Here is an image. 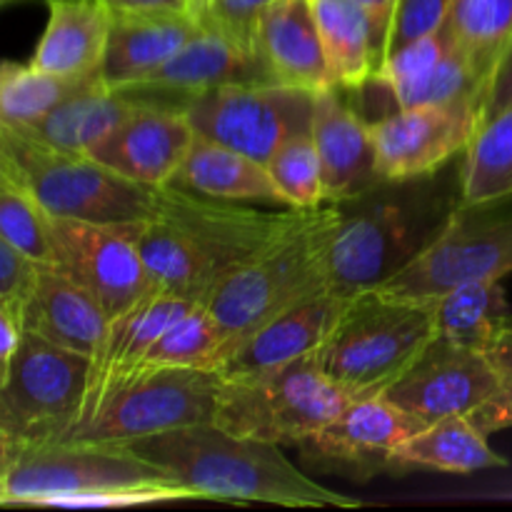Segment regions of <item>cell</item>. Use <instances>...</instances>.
<instances>
[{"instance_id":"1","label":"cell","mask_w":512,"mask_h":512,"mask_svg":"<svg viewBox=\"0 0 512 512\" xmlns=\"http://www.w3.org/2000/svg\"><path fill=\"white\" fill-rule=\"evenodd\" d=\"M163 470L193 498L270 503L283 508H360L285 458L280 445L238 438L215 423L188 425L118 445Z\"/></svg>"},{"instance_id":"2","label":"cell","mask_w":512,"mask_h":512,"mask_svg":"<svg viewBox=\"0 0 512 512\" xmlns=\"http://www.w3.org/2000/svg\"><path fill=\"white\" fill-rule=\"evenodd\" d=\"M338 205L328 245V285L340 295L373 290L413 263L460 208V185L435 175L380 180Z\"/></svg>"},{"instance_id":"3","label":"cell","mask_w":512,"mask_h":512,"mask_svg":"<svg viewBox=\"0 0 512 512\" xmlns=\"http://www.w3.org/2000/svg\"><path fill=\"white\" fill-rule=\"evenodd\" d=\"M435 298L353 295L315 360L350 398L383 395L435 338Z\"/></svg>"},{"instance_id":"4","label":"cell","mask_w":512,"mask_h":512,"mask_svg":"<svg viewBox=\"0 0 512 512\" xmlns=\"http://www.w3.org/2000/svg\"><path fill=\"white\" fill-rule=\"evenodd\" d=\"M0 163L53 218L133 223L153 213L155 188L123 178L95 158L43 143L0 123Z\"/></svg>"},{"instance_id":"5","label":"cell","mask_w":512,"mask_h":512,"mask_svg":"<svg viewBox=\"0 0 512 512\" xmlns=\"http://www.w3.org/2000/svg\"><path fill=\"white\" fill-rule=\"evenodd\" d=\"M338 205H325L323 215L293 238L225 275L205 300L230 338V353L260 325L308 295L328 290V245L333 238ZM230 358V355H228Z\"/></svg>"},{"instance_id":"6","label":"cell","mask_w":512,"mask_h":512,"mask_svg":"<svg viewBox=\"0 0 512 512\" xmlns=\"http://www.w3.org/2000/svg\"><path fill=\"white\" fill-rule=\"evenodd\" d=\"M325 205L258 210L238 200L208 198L175 185H160L155 188L153 215L180 235L213 293L225 275L315 223Z\"/></svg>"},{"instance_id":"7","label":"cell","mask_w":512,"mask_h":512,"mask_svg":"<svg viewBox=\"0 0 512 512\" xmlns=\"http://www.w3.org/2000/svg\"><path fill=\"white\" fill-rule=\"evenodd\" d=\"M350 400L313 353L265 373L223 380L213 423L238 438L298 445L343 413Z\"/></svg>"},{"instance_id":"8","label":"cell","mask_w":512,"mask_h":512,"mask_svg":"<svg viewBox=\"0 0 512 512\" xmlns=\"http://www.w3.org/2000/svg\"><path fill=\"white\" fill-rule=\"evenodd\" d=\"M223 375L218 370L138 365L108 390L63 443L125 445L188 425L213 423Z\"/></svg>"},{"instance_id":"9","label":"cell","mask_w":512,"mask_h":512,"mask_svg":"<svg viewBox=\"0 0 512 512\" xmlns=\"http://www.w3.org/2000/svg\"><path fill=\"white\" fill-rule=\"evenodd\" d=\"M90 358L25 330L0 385V430L15 445L63 443L88 395Z\"/></svg>"},{"instance_id":"10","label":"cell","mask_w":512,"mask_h":512,"mask_svg":"<svg viewBox=\"0 0 512 512\" xmlns=\"http://www.w3.org/2000/svg\"><path fill=\"white\" fill-rule=\"evenodd\" d=\"M153 485L180 483L118 445H18L0 483V505L55 508L60 500L73 495Z\"/></svg>"},{"instance_id":"11","label":"cell","mask_w":512,"mask_h":512,"mask_svg":"<svg viewBox=\"0 0 512 512\" xmlns=\"http://www.w3.org/2000/svg\"><path fill=\"white\" fill-rule=\"evenodd\" d=\"M315 95L313 90L258 80L205 90L180 108L198 135L268 163L280 143L310 133Z\"/></svg>"},{"instance_id":"12","label":"cell","mask_w":512,"mask_h":512,"mask_svg":"<svg viewBox=\"0 0 512 512\" xmlns=\"http://www.w3.org/2000/svg\"><path fill=\"white\" fill-rule=\"evenodd\" d=\"M460 205L443 233L400 273L378 285L408 298H435L465 283L503 280L512 273V213Z\"/></svg>"},{"instance_id":"13","label":"cell","mask_w":512,"mask_h":512,"mask_svg":"<svg viewBox=\"0 0 512 512\" xmlns=\"http://www.w3.org/2000/svg\"><path fill=\"white\" fill-rule=\"evenodd\" d=\"M425 423L385 395L355 398L328 425L300 440L305 468L368 483L378 475H395V453Z\"/></svg>"},{"instance_id":"14","label":"cell","mask_w":512,"mask_h":512,"mask_svg":"<svg viewBox=\"0 0 512 512\" xmlns=\"http://www.w3.org/2000/svg\"><path fill=\"white\" fill-rule=\"evenodd\" d=\"M53 265L83 285L108 313H123L155 290L128 223L48 218Z\"/></svg>"},{"instance_id":"15","label":"cell","mask_w":512,"mask_h":512,"mask_svg":"<svg viewBox=\"0 0 512 512\" xmlns=\"http://www.w3.org/2000/svg\"><path fill=\"white\" fill-rule=\"evenodd\" d=\"M483 123V100L395 108L370 120L380 180L435 175L458 153H465Z\"/></svg>"},{"instance_id":"16","label":"cell","mask_w":512,"mask_h":512,"mask_svg":"<svg viewBox=\"0 0 512 512\" xmlns=\"http://www.w3.org/2000/svg\"><path fill=\"white\" fill-rule=\"evenodd\" d=\"M500 385L503 378L488 355L435 335L383 395L430 425L448 415H470Z\"/></svg>"},{"instance_id":"17","label":"cell","mask_w":512,"mask_h":512,"mask_svg":"<svg viewBox=\"0 0 512 512\" xmlns=\"http://www.w3.org/2000/svg\"><path fill=\"white\" fill-rule=\"evenodd\" d=\"M195 135L180 105L140 98L138 108L88 155L123 178L160 188L173 183Z\"/></svg>"},{"instance_id":"18","label":"cell","mask_w":512,"mask_h":512,"mask_svg":"<svg viewBox=\"0 0 512 512\" xmlns=\"http://www.w3.org/2000/svg\"><path fill=\"white\" fill-rule=\"evenodd\" d=\"M258 80L270 78L253 50L245 48L240 40H235L200 13L198 33L173 58L120 90L138 98H155V95L175 98V105H183L185 100L205 90L233 83H258Z\"/></svg>"},{"instance_id":"19","label":"cell","mask_w":512,"mask_h":512,"mask_svg":"<svg viewBox=\"0 0 512 512\" xmlns=\"http://www.w3.org/2000/svg\"><path fill=\"white\" fill-rule=\"evenodd\" d=\"M373 83L388 90L395 108L483 100L485 95V83L443 28L395 48Z\"/></svg>"},{"instance_id":"20","label":"cell","mask_w":512,"mask_h":512,"mask_svg":"<svg viewBox=\"0 0 512 512\" xmlns=\"http://www.w3.org/2000/svg\"><path fill=\"white\" fill-rule=\"evenodd\" d=\"M350 298L353 295H340L330 288L308 295L248 335L220 365L218 373L223 380L248 378L318 353L343 318Z\"/></svg>"},{"instance_id":"21","label":"cell","mask_w":512,"mask_h":512,"mask_svg":"<svg viewBox=\"0 0 512 512\" xmlns=\"http://www.w3.org/2000/svg\"><path fill=\"white\" fill-rule=\"evenodd\" d=\"M253 53L273 83L320 93L335 88L310 0H273L253 25Z\"/></svg>"},{"instance_id":"22","label":"cell","mask_w":512,"mask_h":512,"mask_svg":"<svg viewBox=\"0 0 512 512\" xmlns=\"http://www.w3.org/2000/svg\"><path fill=\"white\" fill-rule=\"evenodd\" d=\"M198 28L200 10L195 8L110 10L108 48L100 75L110 88H125L173 58Z\"/></svg>"},{"instance_id":"23","label":"cell","mask_w":512,"mask_h":512,"mask_svg":"<svg viewBox=\"0 0 512 512\" xmlns=\"http://www.w3.org/2000/svg\"><path fill=\"white\" fill-rule=\"evenodd\" d=\"M193 305L198 303H190V300L155 288L148 295H143L138 303L125 308L123 313L110 318L108 330H105L103 340H100L93 358H90L88 395H85V405L78 423H83L98 408L100 400L108 395V390L120 378H125L130 370H135L143 363L148 350L158 343L160 335L175 320L183 318Z\"/></svg>"},{"instance_id":"24","label":"cell","mask_w":512,"mask_h":512,"mask_svg":"<svg viewBox=\"0 0 512 512\" xmlns=\"http://www.w3.org/2000/svg\"><path fill=\"white\" fill-rule=\"evenodd\" d=\"M340 88L315 95L313 133L323 168L325 203H343L380 183L370 120L350 108Z\"/></svg>"},{"instance_id":"25","label":"cell","mask_w":512,"mask_h":512,"mask_svg":"<svg viewBox=\"0 0 512 512\" xmlns=\"http://www.w3.org/2000/svg\"><path fill=\"white\" fill-rule=\"evenodd\" d=\"M25 330L93 358L108 330L103 305L55 265L40 263L23 293Z\"/></svg>"},{"instance_id":"26","label":"cell","mask_w":512,"mask_h":512,"mask_svg":"<svg viewBox=\"0 0 512 512\" xmlns=\"http://www.w3.org/2000/svg\"><path fill=\"white\" fill-rule=\"evenodd\" d=\"M335 88L373 83L388 55L390 28L358 0H310Z\"/></svg>"},{"instance_id":"27","label":"cell","mask_w":512,"mask_h":512,"mask_svg":"<svg viewBox=\"0 0 512 512\" xmlns=\"http://www.w3.org/2000/svg\"><path fill=\"white\" fill-rule=\"evenodd\" d=\"M48 23L28 65L63 78H93L103 70L110 8L103 0H45Z\"/></svg>"},{"instance_id":"28","label":"cell","mask_w":512,"mask_h":512,"mask_svg":"<svg viewBox=\"0 0 512 512\" xmlns=\"http://www.w3.org/2000/svg\"><path fill=\"white\" fill-rule=\"evenodd\" d=\"M170 185L190 190V193L208 195V198L285 205L278 188L270 180L265 163L240 153V150L228 148V145L215 143L205 135H195L193 145Z\"/></svg>"},{"instance_id":"29","label":"cell","mask_w":512,"mask_h":512,"mask_svg":"<svg viewBox=\"0 0 512 512\" xmlns=\"http://www.w3.org/2000/svg\"><path fill=\"white\" fill-rule=\"evenodd\" d=\"M138 105V95L110 88L100 78L65 98L60 105H55L45 118L35 120L33 125H15V128L28 130L30 135H35L43 143L55 145V148L88 155Z\"/></svg>"},{"instance_id":"30","label":"cell","mask_w":512,"mask_h":512,"mask_svg":"<svg viewBox=\"0 0 512 512\" xmlns=\"http://www.w3.org/2000/svg\"><path fill=\"white\" fill-rule=\"evenodd\" d=\"M413 468L473 475L480 470L508 468V460L488 445V435L468 415H448L410 435L395 453V475Z\"/></svg>"},{"instance_id":"31","label":"cell","mask_w":512,"mask_h":512,"mask_svg":"<svg viewBox=\"0 0 512 512\" xmlns=\"http://www.w3.org/2000/svg\"><path fill=\"white\" fill-rule=\"evenodd\" d=\"M510 318L512 310L500 280L465 283L435 295V333L480 353L493 348Z\"/></svg>"},{"instance_id":"32","label":"cell","mask_w":512,"mask_h":512,"mask_svg":"<svg viewBox=\"0 0 512 512\" xmlns=\"http://www.w3.org/2000/svg\"><path fill=\"white\" fill-rule=\"evenodd\" d=\"M512 198V108L478 128L460 165V205L480 208Z\"/></svg>"},{"instance_id":"33","label":"cell","mask_w":512,"mask_h":512,"mask_svg":"<svg viewBox=\"0 0 512 512\" xmlns=\"http://www.w3.org/2000/svg\"><path fill=\"white\" fill-rule=\"evenodd\" d=\"M443 30L488 85L512 40V0H450Z\"/></svg>"},{"instance_id":"34","label":"cell","mask_w":512,"mask_h":512,"mask_svg":"<svg viewBox=\"0 0 512 512\" xmlns=\"http://www.w3.org/2000/svg\"><path fill=\"white\" fill-rule=\"evenodd\" d=\"M230 355V338L223 325L203 303L193 305L175 320L148 350L140 365H175V368L218 370Z\"/></svg>"},{"instance_id":"35","label":"cell","mask_w":512,"mask_h":512,"mask_svg":"<svg viewBox=\"0 0 512 512\" xmlns=\"http://www.w3.org/2000/svg\"><path fill=\"white\" fill-rule=\"evenodd\" d=\"M100 78L103 75L63 78V75L35 70L33 65L15 63L3 90H0V123L33 125L35 120L45 118L55 105H60L65 98Z\"/></svg>"},{"instance_id":"36","label":"cell","mask_w":512,"mask_h":512,"mask_svg":"<svg viewBox=\"0 0 512 512\" xmlns=\"http://www.w3.org/2000/svg\"><path fill=\"white\" fill-rule=\"evenodd\" d=\"M48 218L30 190L0 163V235L35 263L53 265Z\"/></svg>"},{"instance_id":"37","label":"cell","mask_w":512,"mask_h":512,"mask_svg":"<svg viewBox=\"0 0 512 512\" xmlns=\"http://www.w3.org/2000/svg\"><path fill=\"white\" fill-rule=\"evenodd\" d=\"M265 168L285 205H293V208L325 205L323 168H320L313 133H298L280 143Z\"/></svg>"},{"instance_id":"38","label":"cell","mask_w":512,"mask_h":512,"mask_svg":"<svg viewBox=\"0 0 512 512\" xmlns=\"http://www.w3.org/2000/svg\"><path fill=\"white\" fill-rule=\"evenodd\" d=\"M448 8L450 0H398L388 33V55L410 40H418L443 28Z\"/></svg>"},{"instance_id":"39","label":"cell","mask_w":512,"mask_h":512,"mask_svg":"<svg viewBox=\"0 0 512 512\" xmlns=\"http://www.w3.org/2000/svg\"><path fill=\"white\" fill-rule=\"evenodd\" d=\"M273 0H205V8L200 13L233 35L235 40L253 50V25L260 10Z\"/></svg>"},{"instance_id":"40","label":"cell","mask_w":512,"mask_h":512,"mask_svg":"<svg viewBox=\"0 0 512 512\" xmlns=\"http://www.w3.org/2000/svg\"><path fill=\"white\" fill-rule=\"evenodd\" d=\"M23 335V293L0 295V385L8 380Z\"/></svg>"},{"instance_id":"41","label":"cell","mask_w":512,"mask_h":512,"mask_svg":"<svg viewBox=\"0 0 512 512\" xmlns=\"http://www.w3.org/2000/svg\"><path fill=\"white\" fill-rule=\"evenodd\" d=\"M38 265L0 235V295L25 293Z\"/></svg>"},{"instance_id":"42","label":"cell","mask_w":512,"mask_h":512,"mask_svg":"<svg viewBox=\"0 0 512 512\" xmlns=\"http://www.w3.org/2000/svg\"><path fill=\"white\" fill-rule=\"evenodd\" d=\"M505 108H512V40L508 48H505V53L500 55L498 65L493 68L488 85H485L483 123L493 118V115L503 113Z\"/></svg>"},{"instance_id":"43","label":"cell","mask_w":512,"mask_h":512,"mask_svg":"<svg viewBox=\"0 0 512 512\" xmlns=\"http://www.w3.org/2000/svg\"><path fill=\"white\" fill-rule=\"evenodd\" d=\"M480 433H500V430L512 428V380L503 383L485 403H480L473 413L468 415Z\"/></svg>"},{"instance_id":"44","label":"cell","mask_w":512,"mask_h":512,"mask_svg":"<svg viewBox=\"0 0 512 512\" xmlns=\"http://www.w3.org/2000/svg\"><path fill=\"white\" fill-rule=\"evenodd\" d=\"M490 358V363L495 365V370L500 373L503 383H510L512 380V318L510 323L505 325L503 333L498 335V340L493 343V348L485 353Z\"/></svg>"},{"instance_id":"45","label":"cell","mask_w":512,"mask_h":512,"mask_svg":"<svg viewBox=\"0 0 512 512\" xmlns=\"http://www.w3.org/2000/svg\"><path fill=\"white\" fill-rule=\"evenodd\" d=\"M110 10H143V8H193L188 0H103ZM198 10V8H195Z\"/></svg>"},{"instance_id":"46","label":"cell","mask_w":512,"mask_h":512,"mask_svg":"<svg viewBox=\"0 0 512 512\" xmlns=\"http://www.w3.org/2000/svg\"><path fill=\"white\" fill-rule=\"evenodd\" d=\"M363 8H368L370 13L378 15L380 20H383L385 25L390 28V23H393V13H395V5H398V0H358Z\"/></svg>"},{"instance_id":"47","label":"cell","mask_w":512,"mask_h":512,"mask_svg":"<svg viewBox=\"0 0 512 512\" xmlns=\"http://www.w3.org/2000/svg\"><path fill=\"white\" fill-rule=\"evenodd\" d=\"M15 448H18V445H15L13 440H10L8 435L0 430V483H3L5 473H8V468H10V463H13Z\"/></svg>"},{"instance_id":"48","label":"cell","mask_w":512,"mask_h":512,"mask_svg":"<svg viewBox=\"0 0 512 512\" xmlns=\"http://www.w3.org/2000/svg\"><path fill=\"white\" fill-rule=\"evenodd\" d=\"M13 65L15 63H0V90H3V85H5V80H8V75H10V70H13Z\"/></svg>"},{"instance_id":"49","label":"cell","mask_w":512,"mask_h":512,"mask_svg":"<svg viewBox=\"0 0 512 512\" xmlns=\"http://www.w3.org/2000/svg\"><path fill=\"white\" fill-rule=\"evenodd\" d=\"M188 3L193 5V8H198V10L205 8V0H188Z\"/></svg>"},{"instance_id":"50","label":"cell","mask_w":512,"mask_h":512,"mask_svg":"<svg viewBox=\"0 0 512 512\" xmlns=\"http://www.w3.org/2000/svg\"><path fill=\"white\" fill-rule=\"evenodd\" d=\"M0 3H3V0H0Z\"/></svg>"}]
</instances>
